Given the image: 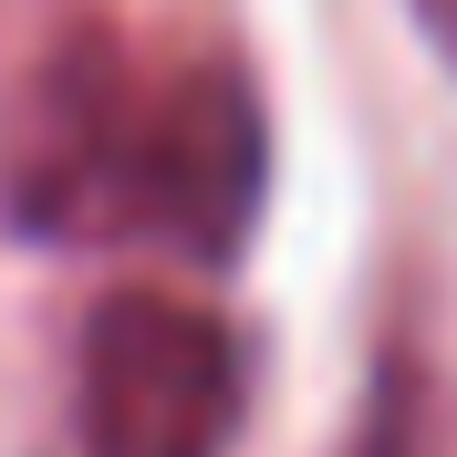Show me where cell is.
I'll list each match as a JSON object with an SVG mask.
<instances>
[{
	"label": "cell",
	"instance_id": "6da1fadb",
	"mask_svg": "<svg viewBox=\"0 0 457 457\" xmlns=\"http://www.w3.org/2000/svg\"><path fill=\"white\" fill-rule=\"evenodd\" d=\"M270 208V104L239 53H136L73 21L0 94V228L73 260L239 270Z\"/></svg>",
	"mask_w": 457,
	"mask_h": 457
},
{
	"label": "cell",
	"instance_id": "3957f363",
	"mask_svg": "<svg viewBox=\"0 0 457 457\" xmlns=\"http://www.w3.org/2000/svg\"><path fill=\"white\" fill-rule=\"evenodd\" d=\"M364 457H457L447 427V395L416 353H385L374 364V395H364Z\"/></svg>",
	"mask_w": 457,
	"mask_h": 457
},
{
	"label": "cell",
	"instance_id": "277c9868",
	"mask_svg": "<svg viewBox=\"0 0 457 457\" xmlns=\"http://www.w3.org/2000/svg\"><path fill=\"white\" fill-rule=\"evenodd\" d=\"M405 21H416V42L457 73V0H405Z\"/></svg>",
	"mask_w": 457,
	"mask_h": 457
},
{
	"label": "cell",
	"instance_id": "7a4b0ae2",
	"mask_svg": "<svg viewBox=\"0 0 457 457\" xmlns=\"http://www.w3.org/2000/svg\"><path fill=\"white\" fill-rule=\"evenodd\" d=\"M250 427V343L187 291L125 281L84 312L73 436L84 457H228Z\"/></svg>",
	"mask_w": 457,
	"mask_h": 457
}]
</instances>
